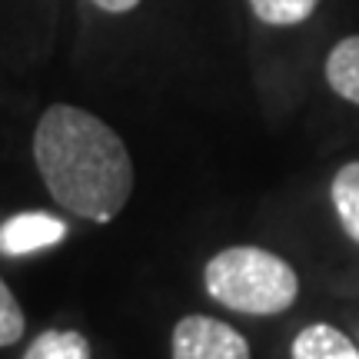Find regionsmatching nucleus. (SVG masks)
<instances>
[{
    "label": "nucleus",
    "mask_w": 359,
    "mask_h": 359,
    "mask_svg": "<svg viewBox=\"0 0 359 359\" xmlns=\"http://www.w3.org/2000/svg\"><path fill=\"white\" fill-rule=\"evenodd\" d=\"M293 359H359L356 343L330 323H313L293 339Z\"/></svg>",
    "instance_id": "39448f33"
},
{
    "label": "nucleus",
    "mask_w": 359,
    "mask_h": 359,
    "mask_svg": "<svg viewBox=\"0 0 359 359\" xmlns=\"http://www.w3.org/2000/svg\"><path fill=\"white\" fill-rule=\"evenodd\" d=\"M34 160L53 200L90 223H110L133 193L127 143L97 114L70 103H53L37 120Z\"/></svg>",
    "instance_id": "f257e3e1"
},
{
    "label": "nucleus",
    "mask_w": 359,
    "mask_h": 359,
    "mask_svg": "<svg viewBox=\"0 0 359 359\" xmlns=\"http://www.w3.org/2000/svg\"><path fill=\"white\" fill-rule=\"evenodd\" d=\"M24 359H93V349L77 330H47L27 346Z\"/></svg>",
    "instance_id": "6e6552de"
},
{
    "label": "nucleus",
    "mask_w": 359,
    "mask_h": 359,
    "mask_svg": "<svg viewBox=\"0 0 359 359\" xmlns=\"http://www.w3.org/2000/svg\"><path fill=\"white\" fill-rule=\"evenodd\" d=\"M64 240L67 223L50 213H17L0 226V253L4 257H27L37 250H50Z\"/></svg>",
    "instance_id": "20e7f679"
},
{
    "label": "nucleus",
    "mask_w": 359,
    "mask_h": 359,
    "mask_svg": "<svg viewBox=\"0 0 359 359\" xmlns=\"http://www.w3.org/2000/svg\"><path fill=\"white\" fill-rule=\"evenodd\" d=\"M333 206L336 217L343 223V230L353 243H359V160L339 167V173L333 177Z\"/></svg>",
    "instance_id": "0eeeda50"
},
{
    "label": "nucleus",
    "mask_w": 359,
    "mask_h": 359,
    "mask_svg": "<svg viewBox=\"0 0 359 359\" xmlns=\"http://www.w3.org/2000/svg\"><path fill=\"white\" fill-rule=\"evenodd\" d=\"M173 359H250V343L240 330L213 316H183L170 336Z\"/></svg>",
    "instance_id": "7ed1b4c3"
},
{
    "label": "nucleus",
    "mask_w": 359,
    "mask_h": 359,
    "mask_svg": "<svg viewBox=\"0 0 359 359\" xmlns=\"http://www.w3.org/2000/svg\"><path fill=\"white\" fill-rule=\"evenodd\" d=\"M203 286L219 306L250 316H276L299 296L296 269L263 246L219 250L203 269Z\"/></svg>",
    "instance_id": "f03ea898"
},
{
    "label": "nucleus",
    "mask_w": 359,
    "mask_h": 359,
    "mask_svg": "<svg viewBox=\"0 0 359 359\" xmlns=\"http://www.w3.org/2000/svg\"><path fill=\"white\" fill-rule=\"evenodd\" d=\"M27 330L24 309L17 303V296L11 293V286L0 280V346H13Z\"/></svg>",
    "instance_id": "9d476101"
},
{
    "label": "nucleus",
    "mask_w": 359,
    "mask_h": 359,
    "mask_svg": "<svg viewBox=\"0 0 359 359\" xmlns=\"http://www.w3.org/2000/svg\"><path fill=\"white\" fill-rule=\"evenodd\" d=\"M93 4H97L103 13H127V11H133L140 0H93Z\"/></svg>",
    "instance_id": "9b49d317"
},
{
    "label": "nucleus",
    "mask_w": 359,
    "mask_h": 359,
    "mask_svg": "<svg viewBox=\"0 0 359 359\" xmlns=\"http://www.w3.org/2000/svg\"><path fill=\"white\" fill-rule=\"evenodd\" d=\"M320 7V0H250V11L257 13V20L269 27H296L309 20L313 11Z\"/></svg>",
    "instance_id": "1a4fd4ad"
},
{
    "label": "nucleus",
    "mask_w": 359,
    "mask_h": 359,
    "mask_svg": "<svg viewBox=\"0 0 359 359\" xmlns=\"http://www.w3.org/2000/svg\"><path fill=\"white\" fill-rule=\"evenodd\" d=\"M326 83L336 97L359 107V34L343 37L326 57Z\"/></svg>",
    "instance_id": "423d86ee"
}]
</instances>
